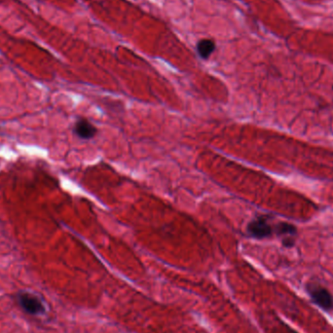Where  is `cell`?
Instances as JSON below:
<instances>
[{
    "mask_svg": "<svg viewBox=\"0 0 333 333\" xmlns=\"http://www.w3.org/2000/svg\"><path fill=\"white\" fill-rule=\"evenodd\" d=\"M216 50V43L212 39H202L197 44V52L202 59H209Z\"/></svg>",
    "mask_w": 333,
    "mask_h": 333,
    "instance_id": "cell-5",
    "label": "cell"
},
{
    "mask_svg": "<svg viewBox=\"0 0 333 333\" xmlns=\"http://www.w3.org/2000/svg\"><path fill=\"white\" fill-rule=\"evenodd\" d=\"M16 300L22 311L30 316L42 317L47 313L43 298L31 291H20L17 293Z\"/></svg>",
    "mask_w": 333,
    "mask_h": 333,
    "instance_id": "cell-1",
    "label": "cell"
},
{
    "mask_svg": "<svg viewBox=\"0 0 333 333\" xmlns=\"http://www.w3.org/2000/svg\"><path fill=\"white\" fill-rule=\"evenodd\" d=\"M306 290L312 302L324 311L333 310V296L330 290L318 283H309L306 285Z\"/></svg>",
    "mask_w": 333,
    "mask_h": 333,
    "instance_id": "cell-2",
    "label": "cell"
},
{
    "mask_svg": "<svg viewBox=\"0 0 333 333\" xmlns=\"http://www.w3.org/2000/svg\"><path fill=\"white\" fill-rule=\"evenodd\" d=\"M276 232L278 235L284 236L285 238H293V236L296 234V228L286 222H281L276 226Z\"/></svg>",
    "mask_w": 333,
    "mask_h": 333,
    "instance_id": "cell-6",
    "label": "cell"
},
{
    "mask_svg": "<svg viewBox=\"0 0 333 333\" xmlns=\"http://www.w3.org/2000/svg\"><path fill=\"white\" fill-rule=\"evenodd\" d=\"M247 232L251 237L262 239L272 235L273 228L265 217H258L249 222L247 225Z\"/></svg>",
    "mask_w": 333,
    "mask_h": 333,
    "instance_id": "cell-3",
    "label": "cell"
},
{
    "mask_svg": "<svg viewBox=\"0 0 333 333\" xmlns=\"http://www.w3.org/2000/svg\"><path fill=\"white\" fill-rule=\"evenodd\" d=\"M73 131L78 137L82 139H90L96 135L97 128L87 119L80 118L75 122Z\"/></svg>",
    "mask_w": 333,
    "mask_h": 333,
    "instance_id": "cell-4",
    "label": "cell"
}]
</instances>
